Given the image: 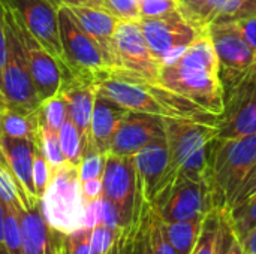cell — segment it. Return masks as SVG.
<instances>
[{
  "label": "cell",
  "mask_w": 256,
  "mask_h": 254,
  "mask_svg": "<svg viewBox=\"0 0 256 254\" xmlns=\"http://www.w3.org/2000/svg\"><path fill=\"white\" fill-rule=\"evenodd\" d=\"M62 254H96L90 246V229L81 228L69 235H63Z\"/></svg>",
  "instance_id": "obj_36"
},
{
  "label": "cell",
  "mask_w": 256,
  "mask_h": 254,
  "mask_svg": "<svg viewBox=\"0 0 256 254\" xmlns=\"http://www.w3.org/2000/svg\"><path fill=\"white\" fill-rule=\"evenodd\" d=\"M256 193V162L254 163V166L250 168V171L248 172V175L244 177L243 183L240 184V187L237 189V192L234 193L225 214H228L230 211L238 208L240 205H243L249 198H252Z\"/></svg>",
  "instance_id": "obj_38"
},
{
  "label": "cell",
  "mask_w": 256,
  "mask_h": 254,
  "mask_svg": "<svg viewBox=\"0 0 256 254\" xmlns=\"http://www.w3.org/2000/svg\"><path fill=\"white\" fill-rule=\"evenodd\" d=\"M150 237H152V247L153 254H178L172 247L166 231L165 222L158 214V211L152 207V222H150Z\"/></svg>",
  "instance_id": "obj_34"
},
{
  "label": "cell",
  "mask_w": 256,
  "mask_h": 254,
  "mask_svg": "<svg viewBox=\"0 0 256 254\" xmlns=\"http://www.w3.org/2000/svg\"><path fill=\"white\" fill-rule=\"evenodd\" d=\"M4 28H6V43H8L6 63L2 76V93H3L4 106L21 112H33L42 105V100L38 94L34 81L32 78L22 43L16 34V30L6 9H4Z\"/></svg>",
  "instance_id": "obj_8"
},
{
  "label": "cell",
  "mask_w": 256,
  "mask_h": 254,
  "mask_svg": "<svg viewBox=\"0 0 256 254\" xmlns=\"http://www.w3.org/2000/svg\"><path fill=\"white\" fill-rule=\"evenodd\" d=\"M100 225L112 229V231H122L120 226V216L117 208L111 201L102 196V214H100Z\"/></svg>",
  "instance_id": "obj_40"
},
{
  "label": "cell",
  "mask_w": 256,
  "mask_h": 254,
  "mask_svg": "<svg viewBox=\"0 0 256 254\" xmlns=\"http://www.w3.org/2000/svg\"><path fill=\"white\" fill-rule=\"evenodd\" d=\"M40 150L46 159V162L50 163V166L52 168V171L58 169L60 166H63L66 162L62 147H60V141H58V132L45 129L40 126Z\"/></svg>",
  "instance_id": "obj_32"
},
{
  "label": "cell",
  "mask_w": 256,
  "mask_h": 254,
  "mask_svg": "<svg viewBox=\"0 0 256 254\" xmlns=\"http://www.w3.org/2000/svg\"><path fill=\"white\" fill-rule=\"evenodd\" d=\"M207 31L220 64V76L238 75L255 67V52L236 22H212Z\"/></svg>",
  "instance_id": "obj_15"
},
{
  "label": "cell",
  "mask_w": 256,
  "mask_h": 254,
  "mask_svg": "<svg viewBox=\"0 0 256 254\" xmlns=\"http://www.w3.org/2000/svg\"><path fill=\"white\" fill-rule=\"evenodd\" d=\"M100 214H102V198H99L96 201L86 202L82 228L93 229L94 226L100 225Z\"/></svg>",
  "instance_id": "obj_42"
},
{
  "label": "cell",
  "mask_w": 256,
  "mask_h": 254,
  "mask_svg": "<svg viewBox=\"0 0 256 254\" xmlns=\"http://www.w3.org/2000/svg\"><path fill=\"white\" fill-rule=\"evenodd\" d=\"M255 162L256 135L234 139H213L206 178L213 208L222 213L226 211L234 193Z\"/></svg>",
  "instance_id": "obj_4"
},
{
  "label": "cell",
  "mask_w": 256,
  "mask_h": 254,
  "mask_svg": "<svg viewBox=\"0 0 256 254\" xmlns=\"http://www.w3.org/2000/svg\"><path fill=\"white\" fill-rule=\"evenodd\" d=\"M106 254H118V247H117V243H116V246H114V247H112V249H111V250H110V252H108Z\"/></svg>",
  "instance_id": "obj_50"
},
{
  "label": "cell",
  "mask_w": 256,
  "mask_h": 254,
  "mask_svg": "<svg viewBox=\"0 0 256 254\" xmlns=\"http://www.w3.org/2000/svg\"><path fill=\"white\" fill-rule=\"evenodd\" d=\"M225 217L238 240L242 241L256 226V193L243 205L225 214Z\"/></svg>",
  "instance_id": "obj_29"
},
{
  "label": "cell",
  "mask_w": 256,
  "mask_h": 254,
  "mask_svg": "<svg viewBox=\"0 0 256 254\" xmlns=\"http://www.w3.org/2000/svg\"><path fill=\"white\" fill-rule=\"evenodd\" d=\"M140 25L152 52L162 66L178 58L184 49L207 30L189 22L180 10H174L164 16L140 18Z\"/></svg>",
  "instance_id": "obj_9"
},
{
  "label": "cell",
  "mask_w": 256,
  "mask_h": 254,
  "mask_svg": "<svg viewBox=\"0 0 256 254\" xmlns=\"http://www.w3.org/2000/svg\"><path fill=\"white\" fill-rule=\"evenodd\" d=\"M225 216V214H224ZM222 254H244V249L232 228L230 226L226 217H225V231H224V246Z\"/></svg>",
  "instance_id": "obj_41"
},
{
  "label": "cell",
  "mask_w": 256,
  "mask_h": 254,
  "mask_svg": "<svg viewBox=\"0 0 256 254\" xmlns=\"http://www.w3.org/2000/svg\"><path fill=\"white\" fill-rule=\"evenodd\" d=\"M22 254H45L51 238V228L45 222L40 205L18 213Z\"/></svg>",
  "instance_id": "obj_23"
},
{
  "label": "cell",
  "mask_w": 256,
  "mask_h": 254,
  "mask_svg": "<svg viewBox=\"0 0 256 254\" xmlns=\"http://www.w3.org/2000/svg\"><path fill=\"white\" fill-rule=\"evenodd\" d=\"M50 1L56 9L58 7H69V6H96V7H105L104 0H46Z\"/></svg>",
  "instance_id": "obj_46"
},
{
  "label": "cell",
  "mask_w": 256,
  "mask_h": 254,
  "mask_svg": "<svg viewBox=\"0 0 256 254\" xmlns=\"http://www.w3.org/2000/svg\"><path fill=\"white\" fill-rule=\"evenodd\" d=\"M3 244L9 254H22V240L18 214L12 208H6L4 214V229H3Z\"/></svg>",
  "instance_id": "obj_33"
},
{
  "label": "cell",
  "mask_w": 256,
  "mask_h": 254,
  "mask_svg": "<svg viewBox=\"0 0 256 254\" xmlns=\"http://www.w3.org/2000/svg\"><path fill=\"white\" fill-rule=\"evenodd\" d=\"M0 254H9V252L6 250V247H4V244H3V243L0 244Z\"/></svg>",
  "instance_id": "obj_51"
},
{
  "label": "cell",
  "mask_w": 256,
  "mask_h": 254,
  "mask_svg": "<svg viewBox=\"0 0 256 254\" xmlns=\"http://www.w3.org/2000/svg\"><path fill=\"white\" fill-rule=\"evenodd\" d=\"M63 240V238H62ZM57 254H62V244H60V247H58V252H57Z\"/></svg>",
  "instance_id": "obj_52"
},
{
  "label": "cell",
  "mask_w": 256,
  "mask_h": 254,
  "mask_svg": "<svg viewBox=\"0 0 256 254\" xmlns=\"http://www.w3.org/2000/svg\"><path fill=\"white\" fill-rule=\"evenodd\" d=\"M126 112L128 109L98 93L90 121L88 144H92L102 154H110L114 135Z\"/></svg>",
  "instance_id": "obj_20"
},
{
  "label": "cell",
  "mask_w": 256,
  "mask_h": 254,
  "mask_svg": "<svg viewBox=\"0 0 256 254\" xmlns=\"http://www.w3.org/2000/svg\"><path fill=\"white\" fill-rule=\"evenodd\" d=\"M40 139V138H39ZM39 139L36 141V150H34V160H33V184H34V190L38 198L40 199L42 195L45 193L51 178H52V168L50 166V163L46 162L42 150H40V144Z\"/></svg>",
  "instance_id": "obj_35"
},
{
  "label": "cell",
  "mask_w": 256,
  "mask_h": 254,
  "mask_svg": "<svg viewBox=\"0 0 256 254\" xmlns=\"http://www.w3.org/2000/svg\"><path fill=\"white\" fill-rule=\"evenodd\" d=\"M66 7V6H63ZM76 24L98 42L106 55L112 69L117 67L116 49H114V33L120 22V18L110 12L106 7L96 6H69L66 7Z\"/></svg>",
  "instance_id": "obj_18"
},
{
  "label": "cell",
  "mask_w": 256,
  "mask_h": 254,
  "mask_svg": "<svg viewBox=\"0 0 256 254\" xmlns=\"http://www.w3.org/2000/svg\"><path fill=\"white\" fill-rule=\"evenodd\" d=\"M57 94H60L63 97V100L66 102L68 117L78 127V130L87 145L94 99L98 94L96 85L93 82L82 81V79H78L74 75H70L63 81Z\"/></svg>",
  "instance_id": "obj_19"
},
{
  "label": "cell",
  "mask_w": 256,
  "mask_h": 254,
  "mask_svg": "<svg viewBox=\"0 0 256 254\" xmlns=\"http://www.w3.org/2000/svg\"><path fill=\"white\" fill-rule=\"evenodd\" d=\"M117 67L132 72L147 81L159 82L162 63L152 52L140 19H120L114 33Z\"/></svg>",
  "instance_id": "obj_13"
},
{
  "label": "cell",
  "mask_w": 256,
  "mask_h": 254,
  "mask_svg": "<svg viewBox=\"0 0 256 254\" xmlns=\"http://www.w3.org/2000/svg\"><path fill=\"white\" fill-rule=\"evenodd\" d=\"M58 33L63 61L69 72L82 81L96 82L111 70V64L102 48L72 18L66 7H58Z\"/></svg>",
  "instance_id": "obj_7"
},
{
  "label": "cell",
  "mask_w": 256,
  "mask_h": 254,
  "mask_svg": "<svg viewBox=\"0 0 256 254\" xmlns=\"http://www.w3.org/2000/svg\"><path fill=\"white\" fill-rule=\"evenodd\" d=\"M96 90L128 111L218 124L219 117L208 114L188 97L166 88L160 82L147 81L120 67L108 70L96 82Z\"/></svg>",
  "instance_id": "obj_1"
},
{
  "label": "cell",
  "mask_w": 256,
  "mask_h": 254,
  "mask_svg": "<svg viewBox=\"0 0 256 254\" xmlns=\"http://www.w3.org/2000/svg\"><path fill=\"white\" fill-rule=\"evenodd\" d=\"M105 7L120 19H140L138 0H104Z\"/></svg>",
  "instance_id": "obj_39"
},
{
  "label": "cell",
  "mask_w": 256,
  "mask_h": 254,
  "mask_svg": "<svg viewBox=\"0 0 256 254\" xmlns=\"http://www.w3.org/2000/svg\"><path fill=\"white\" fill-rule=\"evenodd\" d=\"M164 222L204 219L213 210L212 195L206 181L177 177L150 204Z\"/></svg>",
  "instance_id": "obj_10"
},
{
  "label": "cell",
  "mask_w": 256,
  "mask_h": 254,
  "mask_svg": "<svg viewBox=\"0 0 256 254\" xmlns=\"http://www.w3.org/2000/svg\"><path fill=\"white\" fill-rule=\"evenodd\" d=\"M62 238H63L62 234H58V232H56V231L51 229V238H50V244H48V247H46L45 254H57L58 247H60V244H62Z\"/></svg>",
  "instance_id": "obj_48"
},
{
  "label": "cell",
  "mask_w": 256,
  "mask_h": 254,
  "mask_svg": "<svg viewBox=\"0 0 256 254\" xmlns=\"http://www.w3.org/2000/svg\"><path fill=\"white\" fill-rule=\"evenodd\" d=\"M122 231H112L104 225L90 229V246L96 254H106L117 243Z\"/></svg>",
  "instance_id": "obj_37"
},
{
  "label": "cell",
  "mask_w": 256,
  "mask_h": 254,
  "mask_svg": "<svg viewBox=\"0 0 256 254\" xmlns=\"http://www.w3.org/2000/svg\"><path fill=\"white\" fill-rule=\"evenodd\" d=\"M39 118L42 127L58 132L63 123L68 120V108L63 97L60 94H56L44 100L39 106Z\"/></svg>",
  "instance_id": "obj_30"
},
{
  "label": "cell",
  "mask_w": 256,
  "mask_h": 254,
  "mask_svg": "<svg viewBox=\"0 0 256 254\" xmlns=\"http://www.w3.org/2000/svg\"><path fill=\"white\" fill-rule=\"evenodd\" d=\"M138 193L142 201L152 204L166 187L170 175V153L166 133L152 141L134 156Z\"/></svg>",
  "instance_id": "obj_16"
},
{
  "label": "cell",
  "mask_w": 256,
  "mask_h": 254,
  "mask_svg": "<svg viewBox=\"0 0 256 254\" xmlns=\"http://www.w3.org/2000/svg\"><path fill=\"white\" fill-rule=\"evenodd\" d=\"M224 112L218 118L219 139L256 135V66L248 72L220 76Z\"/></svg>",
  "instance_id": "obj_6"
},
{
  "label": "cell",
  "mask_w": 256,
  "mask_h": 254,
  "mask_svg": "<svg viewBox=\"0 0 256 254\" xmlns=\"http://www.w3.org/2000/svg\"><path fill=\"white\" fill-rule=\"evenodd\" d=\"M159 82L214 117L224 112L220 64L207 30L178 58L162 66Z\"/></svg>",
  "instance_id": "obj_2"
},
{
  "label": "cell",
  "mask_w": 256,
  "mask_h": 254,
  "mask_svg": "<svg viewBox=\"0 0 256 254\" xmlns=\"http://www.w3.org/2000/svg\"><path fill=\"white\" fill-rule=\"evenodd\" d=\"M0 150L10 171L33 201H40L33 184V160L36 141L0 136Z\"/></svg>",
  "instance_id": "obj_21"
},
{
  "label": "cell",
  "mask_w": 256,
  "mask_h": 254,
  "mask_svg": "<svg viewBox=\"0 0 256 254\" xmlns=\"http://www.w3.org/2000/svg\"><path fill=\"white\" fill-rule=\"evenodd\" d=\"M4 9L16 30V34H18L21 43H22L32 78L34 81L38 94H39L40 100L44 102V100L56 96L58 93L63 81L68 76H70L72 73L60 60H57L50 51L45 49V46L27 30V27L18 19V16L8 6H4Z\"/></svg>",
  "instance_id": "obj_11"
},
{
  "label": "cell",
  "mask_w": 256,
  "mask_h": 254,
  "mask_svg": "<svg viewBox=\"0 0 256 254\" xmlns=\"http://www.w3.org/2000/svg\"><path fill=\"white\" fill-rule=\"evenodd\" d=\"M150 222H152V205L142 201L140 210L135 214L134 222L128 228L122 229L118 235L117 240L118 254H153Z\"/></svg>",
  "instance_id": "obj_22"
},
{
  "label": "cell",
  "mask_w": 256,
  "mask_h": 254,
  "mask_svg": "<svg viewBox=\"0 0 256 254\" xmlns=\"http://www.w3.org/2000/svg\"><path fill=\"white\" fill-rule=\"evenodd\" d=\"M6 52H8V43H6V28H4V9L0 1V109L4 108V100L2 93V76L6 63Z\"/></svg>",
  "instance_id": "obj_43"
},
{
  "label": "cell",
  "mask_w": 256,
  "mask_h": 254,
  "mask_svg": "<svg viewBox=\"0 0 256 254\" xmlns=\"http://www.w3.org/2000/svg\"><path fill=\"white\" fill-rule=\"evenodd\" d=\"M244 254H256V226L242 240Z\"/></svg>",
  "instance_id": "obj_47"
},
{
  "label": "cell",
  "mask_w": 256,
  "mask_h": 254,
  "mask_svg": "<svg viewBox=\"0 0 256 254\" xmlns=\"http://www.w3.org/2000/svg\"><path fill=\"white\" fill-rule=\"evenodd\" d=\"M225 0H178L182 15L200 28H207L216 21Z\"/></svg>",
  "instance_id": "obj_27"
},
{
  "label": "cell",
  "mask_w": 256,
  "mask_h": 254,
  "mask_svg": "<svg viewBox=\"0 0 256 254\" xmlns=\"http://www.w3.org/2000/svg\"><path fill=\"white\" fill-rule=\"evenodd\" d=\"M58 141H60V147H62L66 162L69 165H74L78 168L82 153H84V148H86V142H84L78 127L69 120V117L58 130Z\"/></svg>",
  "instance_id": "obj_28"
},
{
  "label": "cell",
  "mask_w": 256,
  "mask_h": 254,
  "mask_svg": "<svg viewBox=\"0 0 256 254\" xmlns=\"http://www.w3.org/2000/svg\"><path fill=\"white\" fill-rule=\"evenodd\" d=\"M102 184L104 198L111 201L118 211L122 229L128 228L134 222L135 214L142 202L138 193L134 157L108 154L102 175Z\"/></svg>",
  "instance_id": "obj_12"
},
{
  "label": "cell",
  "mask_w": 256,
  "mask_h": 254,
  "mask_svg": "<svg viewBox=\"0 0 256 254\" xmlns=\"http://www.w3.org/2000/svg\"><path fill=\"white\" fill-rule=\"evenodd\" d=\"M81 192H82V198L86 202L96 201V199L102 198L104 196L102 178H93V180L81 181Z\"/></svg>",
  "instance_id": "obj_45"
},
{
  "label": "cell",
  "mask_w": 256,
  "mask_h": 254,
  "mask_svg": "<svg viewBox=\"0 0 256 254\" xmlns=\"http://www.w3.org/2000/svg\"><path fill=\"white\" fill-rule=\"evenodd\" d=\"M204 219L184 222H165L166 235L178 254H192L202 229Z\"/></svg>",
  "instance_id": "obj_26"
},
{
  "label": "cell",
  "mask_w": 256,
  "mask_h": 254,
  "mask_svg": "<svg viewBox=\"0 0 256 254\" xmlns=\"http://www.w3.org/2000/svg\"><path fill=\"white\" fill-rule=\"evenodd\" d=\"M225 231V216L220 210L208 211L202 222V229L192 254H222Z\"/></svg>",
  "instance_id": "obj_25"
},
{
  "label": "cell",
  "mask_w": 256,
  "mask_h": 254,
  "mask_svg": "<svg viewBox=\"0 0 256 254\" xmlns=\"http://www.w3.org/2000/svg\"><path fill=\"white\" fill-rule=\"evenodd\" d=\"M106 156L98 151L92 144L87 142L81 162L78 165V175L81 181L93 180V178H102L105 163H106Z\"/></svg>",
  "instance_id": "obj_31"
},
{
  "label": "cell",
  "mask_w": 256,
  "mask_h": 254,
  "mask_svg": "<svg viewBox=\"0 0 256 254\" xmlns=\"http://www.w3.org/2000/svg\"><path fill=\"white\" fill-rule=\"evenodd\" d=\"M0 136L38 141L40 138L39 108L33 112H21L6 106L0 109Z\"/></svg>",
  "instance_id": "obj_24"
},
{
  "label": "cell",
  "mask_w": 256,
  "mask_h": 254,
  "mask_svg": "<svg viewBox=\"0 0 256 254\" xmlns=\"http://www.w3.org/2000/svg\"><path fill=\"white\" fill-rule=\"evenodd\" d=\"M162 135H165L164 117L128 111L114 135L110 154L134 157L140 150Z\"/></svg>",
  "instance_id": "obj_17"
},
{
  "label": "cell",
  "mask_w": 256,
  "mask_h": 254,
  "mask_svg": "<svg viewBox=\"0 0 256 254\" xmlns=\"http://www.w3.org/2000/svg\"><path fill=\"white\" fill-rule=\"evenodd\" d=\"M237 24L238 30L242 31L244 40L250 45V48L254 49L256 55V16H250V18H243L238 21H232Z\"/></svg>",
  "instance_id": "obj_44"
},
{
  "label": "cell",
  "mask_w": 256,
  "mask_h": 254,
  "mask_svg": "<svg viewBox=\"0 0 256 254\" xmlns=\"http://www.w3.org/2000/svg\"><path fill=\"white\" fill-rule=\"evenodd\" d=\"M165 133L170 153L166 187L177 177L206 181L210 145L218 136L216 124L188 118H165Z\"/></svg>",
  "instance_id": "obj_3"
},
{
  "label": "cell",
  "mask_w": 256,
  "mask_h": 254,
  "mask_svg": "<svg viewBox=\"0 0 256 254\" xmlns=\"http://www.w3.org/2000/svg\"><path fill=\"white\" fill-rule=\"evenodd\" d=\"M8 6L27 30L63 64L57 9L46 0H0ZM66 66V64H64Z\"/></svg>",
  "instance_id": "obj_14"
},
{
  "label": "cell",
  "mask_w": 256,
  "mask_h": 254,
  "mask_svg": "<svg viewBox=\"0 0 256 254\" xmlns=\"http://www.w3.org/2000/svg\"><path fill=\"white\" fill-rule=\"evenodd\" d=\"M6 205L0 201V244L3 243V229H4V214H6Z\"/></svg>",
  "instance_id": "obj_49"
},
{
  "label": "cell",
  "mask_w": 256,
  "mask_h": 254,
  "mask_svg": "<svg viewBox=\"0 0 256 254\" xmlns=\"http://www.w3.org/2000/svg\"><path fill=\"white\" fill-rule=\"evenodd\" d=\"M39 205L45 222L52 231L69 235L81 229L86 201L81 192L78 168L64 163L56 169Z\"/></svg>",
  "instance_id": "obj_5"
}]
</instances>
